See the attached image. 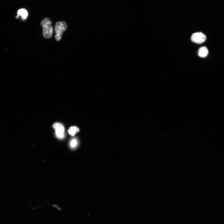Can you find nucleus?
Masks as SVG:
<instances>
[{
	"instance_id": "423d86ee",
	"label": "nucleus",
	"mask_w": 224,
	"mask_h": 224,
	"mask_svg": "<svg viewBox=\"0 0 224 224\" xmlns=\"http://www.w3.org/2000/svg\"><path fill=\"white\" fill-rule=\"evenodd\" d=\"M208 50L207 48L205 47H201L199 50L198 55L201 57H205L208 55Z\"/></svg>"
},
{
	"instance_id": "39448f33",
	"label": "nucleus",
	"mask_w": 224,
	"mask_h": 224,
	"mask_svg": "<svg viewBox=\"0 0 224 224\" xmlns=\"http://www.w3.org/2000/svg\"><path fill=\"white\" fill-rule=\"evenodd\" d=\"M28 15L27 10L24 9H22L18 11L16 18H18L19 16H21L22 20H25L27 18Z\"/></svg>"
},
{
	"instance_id": "6e6552de",
	"label": "nucleus",
	"mask_w": 224,
	"mask_h": 224,
	"mask_svg": "<svg viewBox=\"0 0 224 224\" xmlns=\"http://www.w3.org/2000/svg\"><path fill=\"white\" fill-rule=\"evenodd\" d=\"M70 147L73 148L76 147L78 145L77 140L75 139H73L70 142Z\"/></svg>"
},
{
	"instance_id": "f03ea898",
	"label": "nucleus",
	"mask_w": 224,
	"mask_h": 224,
	"mask_svg": "<svg viewBox=\"0 0 224 224\" xmlns=\"http://www.w3.org/2000/svg\"><path fill=\"white\" fill-rule=\"evenodd\" d=\"M55 27V38L56 41H59L61 39L62 35L67 29V26L65 22L61 21L57 22Z\"/></svg>"
},
{
	"instance_id": "20e7f679",
	"label": "nucleus",
	"mask_w": 224,
	"mask_h": 224,
	"mask_svg": "<svg viewBox=\"0 0 224 224\" xmlns=\"http://www.w3.org/2000/svg\"><path fill=\"white\" fill-rule=\"evenodd\" d=\"M206 39V36L201 32L193 34L191 37V40L194 42L198 44L202 43Z\"/></svg>"
},
{
	"instance_id": "7ed1b4c3",
	"label": "nucleus",
	"mask_w": 224,
	"mask_h": 224,
	"mask_svg": "<svg viewBox=\"0 0 224 224\" xmlns=\"http://www.w3.org/2000/svg\"><path fill=\"white\" fill-rule=\"evenodd\" d=\"M52 127L55 130L57 137L59 139H62L64 137L65 128L63 125L58 122L54 123Z\"/></svg>"
},
{
	"instance_id": "f257e3e1",
	"label": "nucleus",
	"mask_w": 224,
	"mask_h": 224,
	"mask_svg": "<svg viewBox=\"0 0 224 224\" xmlns=\"http://www.w3.org/2000/svg\"><path fill=\"white\" fill-rule=\"evenodd\" d=\"M41 24L43 28V35L46 39H50L52 37L53 32V27L52 22L48 18H45L41 22Z\"/></svg>"
},
{
	"instance_id": "0eeeda50",
	"label": "nucleus",
	"mask_w": 224,
	"mask_h": 224,
	"mask_svg": "<svg viewBox=\"0 0 224 224\" xmlns=\"http://www.w3.org/2000/svg\"><path fill=\"white\" fill-rule=\"evenodd\" d=\"M79 131V129L76 126H72L69 129L68 132L71 136H73Z\"/></svg>"
}]
</instances>
